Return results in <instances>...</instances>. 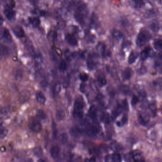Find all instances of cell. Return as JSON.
<instances>
[{
    "instance_id": "7c38bea8",
    "label": "cell",
    "mask_w": 162,
    "mask_h": 162,
    "mask_svg": "<svg viewBox=\"0 0 162 162\" xmlns=\"http://www.w3.org/2000/svg\"><path fill=\"white\" fill-rule=\"evenodd\" d=\"M130 4L135 9H141L145 5L144 0H130Z\"/></svg>"
},
{
    "instance_id": "4dcf8cb0",
    "label": "cell",
    "mask_w": 162,
    "mask_h": 162,
    "mask_svg": "<svg viewBox=\"0 0 162 162\" xmlns=\"http://www.w3.org/2000/svg\"><path fill=\"white\" fill-rule=\"evenodd\" d=\"M149 109L150 110L151 113L154 116H155L156 113H157V105L154 102H152L149 105Z\"/></svg>"
},
{
    "instance_id": "681fc988",
    "label": "cell",
    "mask_w": 162,
    "mask_h": 162,
    "mask_svg": "<svg viewBox=\"0 0 162 162\" xmlns=\"http://www.w3.org/2000/svg\"><path fill=\"white\" fill-rule=\"evenodd\" d=\"M99 84H101V85H105V84H106L107 81L105 78H102L99 80Z\"/></svg>"
},
{
    "instance_id": "e0dca14e",
    "label": "cell",
    "mask_w": 162,
    "mask_h": 162,
    "mask_svg": "<svg viewBox=\"0 0 162 162\" xmlns=\"http://www.w3.org/2000/svg\"><path fill=\"white\" fill-rule=\"evenodd\" d=\"M132 75V70L130 67H127L124 70L123 73V78L125 80L130 79Z\"/></svg>"
},
{
    "instance_id": "816d5d0a",
    "label": "cell",
    "mask_w": 162,
    "mask_h": 162,
    "mask_svg": "<svg viewBox=\"0 0 162 162\" xmlns=\"http://www.w3.org/2000/svg\"><path fill=\"white\" fill-rule=\"evenodd\" d=\"M139 94L140 96H141L142 98H145L146 96V93H145V92L144 91L142 90V91H140L139 93Z\"/></svg>"
},
{
    "instance_id": "9c48e42d",
    "label": "cell",
    "mask_w": 162,
    "mask_h": 162,
    "mask_svg": "<svg viewBox=\"0 0 162 162\" xmlns=\"http://www.w3.org/2000/svg\"><path fill=\"white\" fill-rule=\"evenodd\" d=\"M66 40L71 46H75L78 44V41L75 36L71 34H68L66 35Z\"/></svg>"
},
{
    "instance_id": "6f0895ef",
    "label": "cell",
    "mask_w": 162,
    "mask_h": 162,
    "mask_svg": "<svg viewBox=\"0 0 162 162\" xmlns=\"http://www.w3.org/2000/svg\"><path fill=\"white\" fill-rule=\"evenodd\" d=\"M37 162H46L45 160H43V159H39Z\"/></svg>"
},
{
    "instance_id": "5b68a950",
    "label": "cell",
    "mask_w": 162,
    "mask_h": 162,
    "mask_svg": "<svg viewBox=\"0 0 162 162\" xmlns=\"http://www.w3.org/2000/svg\"><path fill=\"white\" fill-rule=\"evenodd\" d=\"M149 121V116L145 112H142L138 116L139 123L142 126H145Z\"/></svg>"
},
{
    "instance_id": "836d02e7",
    "label": "cell",
    "mask_w": 162,
    "mask_h": 162,
    "mask_svg": "<svg viewBox=\"0 0 162 162\" xmlns=\"http://www.w3.org/2000/svg\"><path fill=\"white\" fill-rule=\"evenodd\" d=\"M154 47L158 50L162 51V39H158L154 42Z\"/></svg>"
},
{
    "instance_id": "d6a6232c",
    "label": "cell",
    "mask_w": 162,
    "mask_h": 162,
    "mask_svg": "<svg viewBox=\"0 0 162 162\" xmlns=\"http://www.w3.org/2000/svg\"><path fill=\"white\" fill-rule=\"evenodd\" d=\"M154 69L158 73L162 74V63L160 62H155L154 65Z\"/></svg>"
},
{
    "instance_id": "4fadbf2b",
    "label": "cell",
    "mask_w": 162,
    "mask_h": 162,
    "mask_svg": "<svg viewBox=\"0 0 162 162\" xmlns=\"http://www.w3.org/2000/svg\"><path fill=\"white\" fill-rule=\"evenodd\" d=\"M98 132V129L96 127L92 125L88 126L86 129V133L89 135H94Z\"/></svg>"
},
{
    "instance_id": "8fae6325",
    "label": "cell",
    "mask_w": 162,
    "mask_h": 162,
    "mask_svg": "<svg viewBox=\"0 0 162 162\" xmlns=\"http://www.w3.org/2000/svg\"><path fill=\"white\" fill-rule=\"evenodd\" d=\"M60 149L57 146H54L50 149V154L53 158L57 160L60 157Z\"/></svg>"
},
{
    "instance_id": "30bf717a",
    "label": "cell",
    "mask_w": 162,
    "mask_h": 162,
    "mask_svg": "<svg viewBox=\"0 0 162 162\" xmlns=\"http://www.w3.org/2000/svg\"><path fill=\"white\" fill-rule=\"evenodd\" d=\"M153 53L151 48L149 47H147L144 49L140 54V58L142 60H145L148 57H151Z\"/></svg>"
},
{
    "instance_id": "91938a15",
    "label": "cell",
    "mask_w": 162,
    "mask_h": 162,
    "mask_svg": "<svg viewBox=\"0 0 162 162\" xmlns=\"http://www.w3.org/2000/svg\"><path fill=\"white\" fill-rule=\"evenodd\" d=\"M161 111H162V106H161Z\"/></svg>"
},
{
    "instance_id": "f546056e",
    "label": "cell",
    "mask_w": 162,
    "mask_h": 162,
    "mask_svg": "<svg viewBox=\"0 0 162 162\" xmlns=\"http://www.w3.org/2000/svg\"><path fill=\"white\" fill-rule=\"evenodd\" d=\"M59 140L62 144L64 145L67 143L68 141V136L66 133H63L60 135Z\"/></svg>"
},
{
    "instance_id": "4316f807",
    "label": "cell",
    "mask_w": 162,
    "mask_h": 162,
    "mask_svg": "<svg viewBox=\"0 0 162 162\" xmlns=\"http://www.w3.org/2000/svg\"><path fill=\"white\" fill-rule=\"evenodd\" d=\"M14 77L17 80H20L23 77V71L21 69H17L14 72Z\"/></svg>"
},
{
    "instance_id": "d4e9b609",
    "label": "cell",
    "mask_w": 162,
    "mask_h": 162,
    "mask_svg": "<svg viewBox=\"0 0 162 162\" xmlns=\"http://www.w3.org/2000/svg\"><path fill=\"white\" fill-rule=\"evenodd\" d=\"M8 133V130L5 127L0 125V138L4 139L5 138Z\"/></svg>"
},
{
    "instance_id": "b9f144b4",
    "label": "cell",
    "mask_w": 162,
    "mask_h": 162,
    "mask_svg": "<svg viewBox=\"0 0 162 162\" xmlns=\"http://www.w3.org/2000/svg\"><path fill=\"white\" fill-rule=\"evenodd\" d=\"M80 79L83 82H85L88 79V75H87V74H81L80 75Z\"/></svg>"
},
{
    "instance_id": "7bdbcfd3",
    "label": "cell",
    "mask_w": 162,
    "mask_h": 162,
    "mask_svg": "<svg viewBox=\"0 0 162 162\" xmlns=\"http://www.w3.org/2000/svg\"><path fill=\"white\" fill-rule=\"evenodd\" d=\"M10 109L8 107H4L0 110V113L2 115H6L9 113Z\"/></svg>"
},
{
    "instance_id": "ab89813d",
    "label": "cell",
    "mask_w": 162,
    "mask_h": 162,
    "mask_svg": "<svg viewBox=\"0 0 162 162\" xmlns=\"http://www.w3.org/2000/svg\"><path fill=\"white\" fill-rule=\"evenodd\" d=\"M73 115L75 117L77 118H79V119H81L83 117V112L82 111H80V112H77V111H74V113H73Z\"/></svg>"
},
{
    "instance_id": "db71d44e",
    "label": "cell",
    "mask_w": 162,
    "mask_h": 162,
    "mask_svg": "<svg viewBox=\"0 0 162 162\" xmlns=\"http://www.w3.org/2000/svg\"><path fill=\"white\" fill-rule=\"evenodd\" d=\"M4 18H3V17H2L1 15H0V26L2 25V24L4 23Z\"/></svg>"
},
{
    "instance_id": "94428289",
    "label": "cell",
    "mask_w": 162,
    "mask_h": 162,
    "mask_svg": "<svg viewBox=\"0 0 162 162\" xmlns=\"http://www.w3.org/2000/svg\"><path fill=\"white\" fill-rule=\"evenodd\" d=\"M2 1H7V0H2Z\"/></svg>"
},
{
    "instance_id": "484cf974",
    "label": "cell",
    "mask_w": 162,
    "mask_h": 162,
    "mask_svg": "<svg viewBox=\"0 0 162 162\" xmlns=\"http://www.w3.org/2000/svg\"><path fill=\"white\" fill-rule=\"evenodd\" d=\"M26 49L27 51L29 52V54L32 56L35 57L36 56L35 54V50L33 46L30 43H27L26 46Z\"/></svg>"
},
{
    "instance_id": "2e32d148",
    "label": "cell",
    "mask_w": 162,
    "mask_h": 162,
    "mask_svg": "<svg viewBox=\"0 0 162 162\" xmlns=\"http://www.w3.org/2000/svg\"><path fill=\"white\" fill-rule=\"evenodd\" d=\"M2 38L4 40L7 42L11 41V36L9 30L5 28L2 32Z\"/></svg>"
},
{
    "instance_id": "7a4b0ae2",
    "label": "cell",
    "mask_w": 162,
    "mask_h": 162,
    "mask_svg": "<svg viewBox=\"0 0 162 162\" xmlns=\"http://www.w3.org/2000/svg\"><path fill=\"white\" fill-rule=\"evenodd\" d=\"M151 38L150 33L147 30H141L138 34L136 39V44L139 47H142Z\"/></svg>"
},
{
    "instance_id": "680465c9",
    "label": "cell",
    "mask_w": 162,
    "mask_h": 162,
    "mask_svg": "<svg viewBox=\"0 0 162 162\" xmlns=\"http://www.w3.org/2000/svg\"><path fill=\"white\" fill-rule=\"evenodd\" d=\"M159 57H160V58H161V60H162V52H161V53H159Z\"/></svg>"
},
{
    "instance_id": "d6986e66",
    "label": "cell",
    "mask_w": 162,
    "mask_h": 162,
    "mask_svg": "<svg viewBox=\"0 0 162 162\" xmlns=\"http://www.w3.org/2000/svg\"><path fill=\"white\" fill-rule=\"evenodd\" d=\"M36 99L38 103L40 104H44L46 101L45 95L41 92H38L36 93Z\"/></svg>"
},
{
    "instance_id": "603a6c76",
    "label": "cell",
    "mask_w": 162,
    "mask_h": 162,
    "mask_svg": "<svg viewBox=\"0 0 162 162\" xmlns=\"http://www.w3.org/2000/svg\"><path fill=\"white\" fill-rule=\"evenodd\" d=\"M101 120L103 122L108 123L110 121V117L109 114L106 112H104L102 113L101 116Z\"/></svg>"
},
{
    "instance_id": "74e56055",
    "label": "cell",
    "mask_w": 162,
    "mask_h": 162,
    "mask_svg": "<svg viewBox=\"0 0 162 162\" xmlns=\"http://www.w3.org/2000/svg\"><path fill=\"white\" fill-rule=\"evenodd\" d=\"M127 120H128V118H127V115L124 114L122 119H121V122H118V125L119 126H121L125 125L127 123Z\"/></svg>"
},
{
    "instance_id": "1f68e13d",
    "label": "cell",
    "mask_w": 162,
    "mask_h": 162,
    "mask_svg": "<svg viewBox=\"0 0 162 162\" xmlns=\"http://www.w3.org/2000/svg\"><path fill=\"white\" fill-rule=\"evenodd\" d=\"M65 112L62 110H57L56 112V117L58 121H61L63 120L65 117Z\"/></svg>"
},
{
    "instance_id": "83f0119b",
    "label": "cell",
    "mask_w": 162,
    "mask_h": 162,
    "mask_svg": "<svg viewBox=\"0 0 162 162\" xmlns=\"http://www.w3.org/2000/svg\"><path fill=\"white\" fill-rule=\"evenodd\" d=\"M120 91L125 95H127L130 93V87L127 85H123L120 87Z\"/></svg>"
},
{
    "instance_id": "c3c4849f",
    "label": "cell",
    "mask_w": 162,
    "mask_h": 162,
    "mask_svg": "<svg viewBox=\"0 0 162 162\" xmlns=\"http://www.w3.org/2000/svg\"><path fill=\"white\" fill-rule=\"evenodd\" d=\"M162 80L158 79L154 82V84L155 86H160V85H161V84H162Z\"/></svg>"
},
{
    "instance_id": "8992f818",
    "label": "cell",
    "mask_w": 162,
    "mask_h": 162,
    "mask_svg": "<svg viewBox=\"0 0 162 162\" xmlns=\"http://www.w3.org/2000/svg\"><path fill=\"white\" fill-rule=\"evenodd\" d=\"M30 130L36 133L40 132L42 130L41 124L40 122L36 120H33L30 122L29 124Z\"/></svg>"
},
{
    "instance_id": "ac0fdd59",
    "label": "cell",
    "mask_w": 162,
    "mask_h": 162,
    "mask_svg": "<svg viewBox=\"0 0 162 162\" xmlns=\"http://www.w3.org/2000/svg\"><path fill=\"white\" fill-rule=\"evenodd\" d=\"M122 109L123 107L121 105H118L116 108L113 110L112 113V118L113 119V120L116 119L122 112Z\"/></svg>"
},
{
    "instance_id": "52a82bcc",
    "label": "cell",
    "mask_w": 162,
    "mask_h": 162,
    "mask_svg": "<svg viewBox=\"0 0 162 162\" xmlns=\"http://www.w3.org/2000/svg\"><path fill=\"white\" fill-rule=\"evenodd\" d=\"M84 106V102L82 97L78 98L74 104V111H82Z\"/></svg>"
},
{
    "instance_id": "277c9868",
    "label": "cell",
    "mask_w": 162,
    "mask_h": 162,
    "mask_svg": "<svg viewBox=\"0 0 162 162\" xmlns=\"http://www.w3.org/2000/svg\"><path fill=\"white\" fill-rule=\"evenodd\" d=\"M131 156L134 162H145L144 157L140 151L136 150L133 151Z\"/></svg>"
},
{
    "instance_id": "cb8c5ba5",
    "label": "cell",
    "mask_w": 162,
    "mask_h": 162,
    "mask_svg": "<svg viewBox=\"0 0 162 162\" xmlns=\"http://www.w3.org/2000/svg\"><path fill=\"white\" fill-rule=\"evenodd\" d=\"M9 49L6 46L0 45V56H7L9 54Z\"/></svg>"
},
{
    "instance_id": "f1b7e54d",
    "label": "cell",
    "mask_w": 162,
    "mask_h": 162,
    "mask_svg": "<svg viewBox=\"0 0 162 162\" xmlns=\"http://www.w3.org/2000/svg\"><path fill=\"white\" fill-rule=\"evenodd\" d=\"M112 35L113 38L117 40H120L123 37V34L120 31L118 30H115L112 32Z\"/></svg>"
},
{
    "instance_id": "bcb514c9",
    "label": "cell",
    "mask_w": 162,
    "mask_h": 162,
    "mask_svg": "<svg viewBox=\"0 0 162 162\" xmlns=\"http://www.w3.org/2000/svg\"><path fill=\"white\" fill-rule=\"evenodd\" d=\"M105 162H114L112 155H108L105 157Z\"/></svg>"
},
{
    "instance_id": "f5cc1de1",
    "label": "cell",
    "mask_w": 162,
    "mask_h": 162,
    "mask_svg": "<svg viewBox=\"0 0 162 162\" xmlns=\"http://www.w3.org/2000/svg\"><path fill=\"white\" fill-rule=\"evenodd\" d=\"M85 84H81L80 86V90L81 92H84V90H85Z\"/></svg>"
},
{
    "instance_id": "f907efd6",
    "label": "cell",
    "mask_w": 162,
    "mask_h": 162,
    "mask_svg": "<svg viewBox=\"0 0 162 162\" xmlns=\"http://www.w3.org/2000/svg\"><path fill=\"white\" fill-rule=\"evenodd\" d=\"M131 45V43L130 42L127 41L124 42L122 43V47L123 48H125V47H127L128 46H130Z\"/></svg>"
},
{
    "instance_id": "7dc6e473",
    "label": "cell",
    "mask_w": 162,
    "mask_h": 162,
    "mask_svg": "<svg viewBox=\"0 0 162 162\" xmlns=\"http://www.w3.org/2000/svg\"><path fill=\"white\" fill-rule=\"evenodd\" d=\"M146 67L144 66H141V68H140L139 70V73L141 74V75H143L146 72Z\"/></svg>"
},
{
    "instance_id": "d590c367",
    "label": "cell",
    "mask_w": 162,
    "mask_h": 162,
    "mask_svg": "<svg viewBox=\"0 0 162 162\" xmlns=\"http://www.w3.org/2000/svg\"><path fill=\"white\" fill-rule=\"evenodd\" d=\"M33 153L34 154L38 157H41L43 154L42 150L40 147H36L34 149Z\"/></svg>"
},
{
    "instance_id": "5bb4252c",
    "label": "cell",
    "mask_w": 162,
    "mask_h": 162,
    "mask_svg": "<svg viewBox=\"0 0 162 162\" xmlns=\"http://www.w3.org/2000/svg\"><path fill=\"white\" fill-rule=\"evenodd\" d=\"M71 135L74 138H78L81 134V130L79 127H74L70 130Z\"/></svg>"
},
{
    "instance_id": "ba28073f",
    "label": "cell",
    "mask_w": 162,
    "mask_h": 162,
    "mask_svg": "<svg viewBox=\"0 0 162 162\" xmlns=\"http://www.w3.org/2000/svg\"><path fill=\"white\" fill-rule=\"evenodd\" d=\"M12 32L14 35L19 38L24 37L25 32L22 27L20 26H16L12 28Z\"/></svg>"
},
{
    "instance_id": "8d00e7d4",
    "label": "cell",
    "mask_w": 162,
    "mask_h": 162,
    "mask_svg": "<svg viewBox=\"0 0 162 162\" xmlns=\"http://www.w3.org/2000/svg\"><path fill=\"white\" fill-rule=\"evenodd\" d=\"M67 69V64L65 60H62L59 66V69L60 71L64 72Z\"/></svg>"
},
{
    "instance_id": "f6af8a7d",
    "label": "cell",
    "mask_w": 162,
    "mask_h": 162,
    "mask_svg": "<svg viewBox=\"0 0 162 162\" xmlns=\"http://www.w3.org/2000/svg\"><path fill=\"white\" fill-rule=\"evenodd\" d=\"M122 107L123 109H124L126 111H128L129 110V105H128V103H127V99H124L123 102V106Z\"/></svg>"
},
{
    "instance_id": "11a10c76",
    "label": "cell",
    "mask_w": 162,
    "mask_h": 162,
    "mask_svg": "<svg viewBox=\"0 0 162 162\" xmlns=\"http://www.w3.org/2000/svg\"><path fill=\"white\" fill-rule=\"evenodd\" d=\"M85 162H95V160L94 159H86Z\"/></svg>"
},
{
    "instance_id": "44dd1931",
    "label": "cell",
    "mask_w": 162,
    "mask_h": 162,
    "mask_svg": "<svg viewBox=\"0 0 162 162\" xmlns=\"http://www.w3.org/2000/svg\"><path fill=\"white\" fill-rule=\"evenodd\" d=\"M87 66L90 69L92 70L95 67V63L92 55H89L87 60Z\"/></svg>"
},
{
    "instance_id": "7402d4cb",
    "label": "cell",
    "mask_w": 162,
    "mask_h": 162,
    "mask_svg": "<svg viewBox=\"0 0 162 162\" xmlns=\"http://www.w3.org/2000/svg\"><path fill=\"white\" fill-rule=\"evenodd\" d=\"M29 20L30 23L34 27H38L40 24V20L38 17H30L29 19Z\"/></svg>"
},
{
    "instance_id": "60d3db41",
    "label": "cell",
    "mask_w": 162,
    "mask_h": 162,
    "mask_svg": "<svg viewBox=\"0 0 162 162\" xmlns=\"http://www.w3.org/2000/svg\"><path fill=\"white\" fill-rule=\"evenodd\" d=\"M139 98L138 97V96L134 95V96H133L132 100H131V104L133 106L136 105L137 103L139 102Z\"/></svg>"
},
{
    "instance_id": "6da1fadb",
    "label": "cell",
    "mask_w": 162,
    "mask_h": 162,
    "mask_svg": "<svg viewBox=\"0 0 162 162\" xmlns=\"http://www.w3.org/2000/svg\"><path fill=\"white\" fill-rule=\"evenodd\" d=\"M74 5L75 7L74 18L77 23L81 25H83L85 23V18L89 13L87 5L82 1H78L75 2Z\"/></svg>"
},
{
    "instance_id": "e575fe53",
    "label": "cell",
    "mask_w": 162,
    "mask_h": 162,
    "mask_svg": "<svg viewBox=\"0 0 162 162\" xmlns=\"http://www.w3.org/2000/svg\"><path fill=\"white\" fill-rule=\"evenodd\" d=\"M37 116L41 120H45L47 118V115L45 112L41 110H39L37 111Z\"/></svg>"
},
{
    "instance_id": "ffe728a7",
    "label": "cell",
    "mask_w": 162,
    "mask_h": 162,
    "mask_svg": "<svg viewBox=\"0 0 162 162\" xmlns=\"http://www.w3.org/2000/svg\"><path fill=\"white\" fill-rule=\"evenodd\" d=\"M89 116L91 118L92 120H95L97 117V109L94 106H92L88 112Z\"/></svg>"
},
{
    "instance_id": "ee69618b",
    "label": "cell",
    "mask_w": 162,
    "mask_h": 162,
    "mask_svg": "<svg viewBox=\"0 0 162 162\" xmlns=\"http://www.w3.org/2000/svg\"><path fill=\"white\" fill-rule=\"evenodd\" d=\"M151 29L153 32H158L159 29L158 27V25L156 23H154L152 24V25H151Z\"/></svg>"
},
{
    "instance_id": "f35d334b",
    "label": "cell",
    "mask_w": 162,
    "mask_h": 162,
    "mask_svg": "<svg viewBox=\"0 0 162 162\" xmlns=\"http://www.w3.org/2000/svg\"><path fill=\"white\" fill-rule=\"evenodd\" d=\"M114 162H121V157L119 154L115 153L112 155Z\"/></svg>"
},
{
    "instance_id": "9a60e30c",
    "label": "cell",
    "mask_w": 162,
    "mask_h": 162,
    "mask_svg": "<svg viewBox=\"0 0 162 162\" xmlns=\"http://www.w3.org/2000/svg\"><path fill=\"white\" fill-rule=\"evenodd\" d=\"M139 53L136 51H132L130 54L129 57L128 62L130 64H132L134 63L136 59L139 57Z\"/></svg>"
},
{
    "instance_id": "3957f363",
    "label": "cell",
    "mask_w": 162,
    "mask_h": 162,
    "mask_svg": "<svg viewBox=\"0 0 162 162\" xmlns=\"http://www.w3.org/2000/svg\"><path fill=\"white\" fill-rule=\"evenodd\" d=\"M4 14L6 17L10 20H14L16 16V12L12 9V6L10 5H7L5 7Z\"/></svg>"
},
{
    "instance_id": "9f6ffc18",
    "label": "cell",
    "mask_w": 162,
    "mask_h": 162,
    "mask_svg": "<svg viewBox=\"0 0 162 162\" xmlns=\"http://www.w3.org/2000/svg\"><path fill=\"white\" fill-rule=\"evenodd\" d=\"M28 2H30L31 4H34L35 2V0H26Z\"/></svg>"
}]
</instances>
